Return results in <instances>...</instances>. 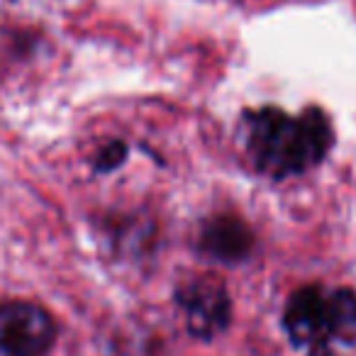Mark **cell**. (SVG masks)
Returning <instances> with one entry per match:
<instances>
[{
  "label": "cell",
  "mask_w": 356,
  "mask_h": 356,
  "mask_svg": "<svg viewBox=\"0 0 356 356\" xmlns=\"http://www.w3.org/2000/svg\"><path fill=\"white\" fill-rule=\"evenodd\" d=\"M283 327L307 356H332L334 346L356 344V293L305 286L288 300Z\"/></svg>",
  "instance_id": "7a4b0ae2"
},
{
  "label": "cell",
  "mask_w": 356,
  "mask_h": 356,
  "mask_svg": "<svg viewBox=\"0 0 356 356\" xmlns=\"http://www.w3.org/2000/svg\"><path fill=\"white\" fill-rule=\"evenodd\" d=\"M178 305L184 307L186 325L193 337L210 341L229 325L232 302L227 288L215 276H198L186 281L176 293Z\"/></svg>",
  "instance_id": "277c9868"
},
{
  "label": "cell",
  "mask_w": 356,
  "mask_h": 356,
  "mask_svg": "<svg viewBox=\"0 0 356 356\" xmlns=\"http://www.w3.org/2000/svg\"><path fill=\"white\" fill-rule=\"evenodd\" d=\"M56 325L44 307L27 300L0 302V356H44Z\"/></svg>",
  "instance_id": "3957f363"
},
{
  "label": "cell",
  "mask_w": 356,
  "mask_h": 356,
  "mask_svg": "<svg viewBox=\"0 0 356 356\" xmlns=\"http://www.w3.org/2000/svg\"><path fill=\"white\" fill-rule=\"evenodd\" d=\"M198 249L210 259H218L222 264H234L252 254L254 234L244 225V220L234 218V215H218L200 227Z\"/></svg>",
  "instance_id": "5b68a950"
},
{
  "label": "cell",
  "mask_w": 356,
  "mask_h": 356,
  "mask_svg": "<svg viewBox=\"0 0 356 356\" xmlns=\"http://www.w3.org/2000/svg\"><path fill=\"white\" fill-rule=\"evenodd\" d=\"M332 147V127L320 108L288 115L261 108L247 118V154L257 171L286 178L317 166Z\"/></svg>",
  "instance_id": "6da1fadb"
},
{
  "label": "cell",
  "mask_w": 356,
  "mask_h": 356,
  "mask_svg": "<svg viewBox=\"0 0 356 356\" xmlns=\"http://www.w3.org/2000/svg\"><path fill=\"white\" fill-rule=\"evenodd\" d=\"M124 156H127L124 142H108L98 152V156H95V171H100V173L113 171V168H118L120 163L124 161Z\"/></svg>",
  "instance_id": "8992f818"
}]
</instances>
